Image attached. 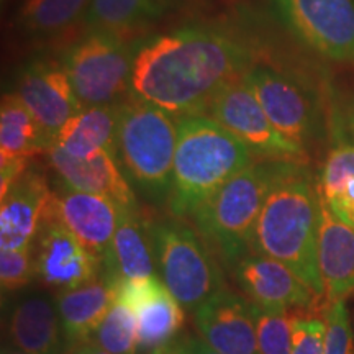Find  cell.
Here are the masks:
<instances>
[{
  "mask_svg": "<svg viewBox=\"0 0 354 354\" xmlns=\"http://www.w3.org/2000/svg\"><path fill=\"white\" fill-rule=\"evenodd\" d=\"M153 241L158 276L184 308L196 310L225 287L216 256L196 228L179 218L156 221Z\"/></svg>",
  "mask_w": 354,
  "mask_h": 354,
  "instance_id": "8992f818",
  "label": "cell"
},
{
  "mask_svg": "<svg viewBox=\"0 0 354 354\" xmlns=\"http://www.w3.org/2000/svg\"><path fill=\"white\" fill-rule=\"evenodd\" d=\"M92 342L112 354H140L135 312L118 295Z\"/></svg>",
  "mask_w": 354,
  "mask_h": 354,
  "instance_id": "83f0119b",
  "label": "cell"
},
{
  "mask_svg": "<svg viewBox=\"0 0 354 354\" xmlns=\"http://www.w3.org/2000/svg\"><path fill=\"white\" fill-rule=\"evenodd\" d=\"M254 162L253 153L214 118H177V146L167 209L172 218L192 216L232 177Z\"/></svg>",
  "mask_w": 354,
  "mask_h": 354,
  "instance_id": "3957f363",
  "label": "cell"
},
{
  "mask_svg": "<svg viewBox=\"0 0 354 354\" xmlns=\"http://www.w3.org/2000/svg\"><path fill=\"white\" fill-rule=\"evenodd\" d=\"M325 354H354V335L344 302L325 305Z\"/></svg>",
  "mask_w": 354,
  "mask_h": 354,
  "instance_id": "4dcf8cb0",
  "label": "cell"
},
{
  "mask_svg": "<svg viewBox=\"0 0 354 354\" xmlns=\"http://www.w3.org/2000/svg\"><path fill=\"white\" fill-rule=\"evenodd\" d=\"M50 205L57 218L104 266L112 246L120 209L109 198L76 190L61 180L53 187Z\"/></svg>",
  "mask_w": 354,
  "mask_h": 354,
  "instance_id": "2e32d148",
  "label": "cell"
},
{
  "mask_svg": "<svg viewBox=\"0 0 354 354\" xmlns=\"http://www.w3.org/2000/svg\"><path fill=\"white\" fill-rule=\"evenodd\" d=\"M302 310H299V313ZM292 328V353L290 354H325V318L299 315Z\"/></svg>",
  "mask_w": 354,
  "mask_h": 354,
  "instance_id": "1f68e13d",
  "label": "cell"
},
{
  "mask_svg": "<svg viewBox=\"0 0 354 354\" xmlns=\"http://www.w3.org/2000/svg\"><path fill=\"white\" fill-rule=\"evenodd\" d=\"M189 344H190V351L192 354H220L218 351H215L214 348H210L201 336H189Z\"/></svg>",
  "mask_w": 354,
  "mask_h": 354,
  "instance_id": "836d02e7",
  "label": "cell"
},
{
  "mask_svg": "<svg viewBox=\"0 0 354 354\" xmlns=\"http://www.w3.org/2000/svg\"><path fill=\"white\" fill-rule=\"evenodd\" d=\"M117 281L104 272L87 284L57 292L56 304L68 349L94 339L107 312L117 299Z\"/></svg>",
  "mask_w": 354,
  "mask_h": 354,
  "instance_id": "7402d4cb",
  "label": "cell"
},
{
  "mask_svg": "<svg viewBox=\"0 0 354 354\" xmlns=\"http://www.w3.org/2000/svg\"><path fill=\"white\" fill-rule=\"evenodd\" d=\"M74 354H112V353L105 351V349L100 348L97 343L88 342V343H84L82 346L74 349Z\"/></svg>",
  "mask_w": 354,
  "mask_h": 354,
  "instance_id": "e575fe53",
  "label": "cell"
},
{
  "mask_svg": "<svg viewBox=\"0 0 354 354\" xmlns=\"http://www.w3.org/2000/svg\"><path fill=\"white\" fill-rule=\"evenodd\" d=\"M207 117L227 128L261 161H305L307 153L276 130L243 77L221 86L212 97Z\"/></svg>",
  "mask_w": 354,
  "mask_h": 354,
  "instance_id": "30bf717a",
  "label": "cell"
},
{
  "mask_svg": "<svg viewBox=\"0 0 354 354\" xmlns=\"http://www.w3.org/2000/svg\"><path fill=\"white\" fill-rule=\"evenodd\" d=\"M120 109L122 104L82 107L57 133L53 146L77 159L92 158L104 151L117 154Z\"/></svg>",
  "mask_w": 354,
  "mask_h": 354,
  "instance_id": "cb8c5ba5",
  "label": "cell"
},
{
  "mask_svg": "<svg viewBox=\"0 0 354 354\" xmlns=\"http://www.w3.org/2000/svg\"><path fill=\"white\" fill-rule=\"evenodd\" d=\"M35 277L33 246L0 250V282L3 292H15L28 286Z\"/></svg>",
  "mask_w": 354,
  "mask_h": 354,
  "instance_id": "f546056e",
  "label": "cell"
},
{
  "mask_svg": "<svg viewBox=\"0 0 354 354\" xmlns=\"http://www.w3.org/2000/svg\"><path fill=\"white\" fill-rule=\"evenodd\" d=\"M46 156L55 174L69 187L109 198L120 210L138 209L135 190L127 179L117 154L104 151L92 158L77 159L57 146H51Z\"/></svg>",
  "mask_w": 354,
  "mask_h": 354,
  "instance_id": "e0dca14e",
  "label": "cell"
},
{
  "mask_svg": "<svg viewBox=\"0 0 354 354\" xmlns=\"http://www.w3.org/2000/svg\"><path fill=\"white\" fill-rule=\"evenodd\" d=\"M33 250L35 277L57 292L87 284L104 272L100 261L57 218L51 205L39 225Z\"/></svg>",
  "mask_w": 354,
  "mask_h": 354,
  "instance_id": "8fae6325",
  "label": "cell"
},
{
  "mask_svg": "<svg viewBox=\"0 0 354 354\" xmlns=\"http://www.w3.org/2000/svg\"><path fill=\"white\" fill-rule=\"evenodd\" d=\"M8 342L30 354H61L66 339L56 299L32 292L12 305L7 320Z\"/></svg>",
  "mask_w": 354,
  "mask_h": 354,
  "instance_id": "ffe728a7",
  "label": "cell"
},
{
  "mask_svg": "<svg viewBox=\"0 0 354 354\" xmlns=\"http://www.w3.org/2000/svg\"><path fill=\"white\" fill-rule=\"evenodd\" d=\"M13 92L37 120L50 148L57 133L82 109L64 66L48 59L26 63Z\"/></svg>",
  "mask_w": 354,
  "mask_h": 354,
  "instance_id": "7c38bea8",
  "label": "cell"
},
{
  "mask_svg": "<svg viewBox=\"0 0 354 354\" xmlns=\"http://www.w3.org/2000/svg\"><path fill=\"white\" fill-rule=\"evenodd\" d=\"M91 0H25L17 25L33 37H51L86 19Z\"/></svg>",
  "mask_w": 354,
  "mask_h": 354,
  "instance_id": "4316f807",
  "label": "cell"
},
{
  "mask_svg": "<svg viewBox=\"0 0 354 354\" xmlns=\"http://www.w3.org/2000/svg\"><path fill=\"white\" fill-rule=\"evenodd\" d=\"M135 46L123 35L92 30L64 53L61 64L82 107L120 105L131 97Z\"/></svg>",
  "mask_w": 354,
  "mask_h": 354,
  "instance_id": "52a82bcc",
  "label": "cell"
},
{
  "mask_svg": "<svg viewBox=\"0 0 354 354\" xmlns=\"http://www.w3.org/2000/svg\"><path fill=\"white\" fill-rule=\"evenodd\" d=\"M162 353H165V348H159V349H156V351H153L149 354H162Z\"/></svg>",
  "mask_w": 354,
  "mask_h": 354,
  "instance_id": "74e56055",
  "label": "cell"
},
{
  "mask_svg": "<svg viewBox=\"0 0 354 354\" xmlns=\"http://www.w3.org/2000/svg\"><path fill=\"white\" fill-rule=\"evenodd\" d=\"M162 354H192L189 344V336L187 338H179L171 342L167 346H165V353Z\"/></svg>",
  "mask_w": 354,
  "mask_h": 354,
  "instance_id": "d6a6232c",
  "label": "cell"
},
{
  "mask_svg": "<svg viewBox=\"0 0 354 354\" xmlns=\"http://www.w3.org/2000/svg\"><path fill=\"white\" fill-rule=\"evenodd\" d=\"M289 161H254L232 177L192 215L196 230L220 263L232 271L254 253V233L263 205Z\"/></svg>",
  "mask_w": 354,
  "mask_h": 354,
  "instance_id": "277c9868",
  "label": "cell"
},
{
  "mask_svg": "<svg viewBox=\"0 0 354 354\" xmlns=\"http://www.w3.org/2000/svg\"><path fill=\"white\" fill-rule=\"evenodd\" d=\"M117 295L135 312L140 354L174 342L184 325V307L159 276L118 282Z\"/></svg>",
  "mask_w": 354,
  "mask_h": 354,
  "instance_id": "9a60e30c",
  "label": "cell"
},
{
  "mask_svg": "<svg viewBox=\"0 0 354 354\" xmlns=\"http://www.w3.org/2000/svg\"><path fill=\"white\" fill-rule=\"evenodd\" d=\"M258 307L223 287L194 310L201 338L220 354H259Z\"/></svg>",
  "mask_w": 354,
  "mask_h": 354,
  "instance_id": "4fadbf2b",
  "label": "cell"
},
{
  "mask_svg": "<svg viewBox=\"0 0 354 354\" xmlns=\"http://www.w3.org/2000/svg\"><path fill=\"white\" fill-rule=\"evenodd\" d=\"M185 0H91L86 13L87 32L123 35L159 21L183 7Z\"/></svg>",
  "mask_w": 354,
  "mask_h": 354,
  "instance_id": "d4e9b609",
  "label": "cell"
},
{
  "mask_svg": "<svg viewBox=\"0 0 354 354\" xmlns=\"http://www.w3.org/2000/svg\"><path fill=\"white\" fill-rule=\"evenodd\" d=\"M318 271L325 305L344 302L354 294V228L336 218L322 197Z\"/></svg>",
  "mask_w": 354,
  "mask_h": 354,
  "instance_id": "44dd1931",
  "label": "cell"
},
{
  "mask_svg": "<svg viewBox=\"0 0 354 354\" xmlns=\"http://www.w3.org/2000/svg\"><path fill=\"white\" fill-rule=\"evenodd\" d=\"M253 64L241 39L215 26H183L136 41L131 97L176 118L205 115L216 91Z\"/></svg>",
  "mask_w": 354,
  "mask_h": 354,
  "instance_id": "6da1fadb",
  "label": "cell"
},
{
  "mask_svg": "<svg viewBox=\"0 0 354 354\" xmlns=\"http://www.w3.org/2000/svg\"><path fill=\"white\" fill-rule=\"evenodd\" d=\"M104 274L117 282L158 276L153 223L140 214V209L118 212L117 230L104 264Z\"/></svg>",
  "mask_w": 354,
  "mask_h": 354,
  "instance_id": "603a6c76",
  "label": "cell"
},
{
  "mask_svg": "<svg viewBox=\"0 0 354 354\" xmlns=\"http://www.w3.org/2000/svg\"><path fill=\"white\" fill-rule=\"evenodd\" d=\"M299 310H261L258 308V346L259 354H290L292 328Z\"/></svg>",
  "mask_w": 354,
  "mask_h": 354,
  "instance_id": "f1b7e54d",
  "label": "cell"
},
{
  "mask_svg": "<svg viewBox=\"0 0 354 354\" xmlns=\"http://www.w3.org/2000/svg\"><path fill=\"white\" fill-rule=\"evenodd\" d=\"M2 354H30V353H25V351H21V349H17V348H13L12 344H8L7 348L2 349Z\"/></svg>",
  "mask_w": 354,
  "mask_h": 354,
  "instance_id": "8d00e7d4",
  "label": "cell"
},
{
  "mask_svg": "<svg viewBox=\"0 0 354 354\" xmlns=\"http://www.w3.org/2000/svg\"><path fill=\"white\" fill-rule=\"evenodd\" d=\"M241 77L276 130L308 154L310 146L323 133V112L317 95L297 77L264 64L254 63Z\"/></svg>",
  "mask_w": 354,
  "mask_h": 354,
  "instance_id": "ba28073f",
  "label": "cell"
},
{
  "mask_svg": "<svg viewBox=\"0 0 354 354\" xmlns=\"http://www.w3.org/2000/svg\"><path fill=\"white\" fill-rule=\"evenodd\" d=\"M245 297L261 310H310L323 299L297 274L269 256L246 254L232 269Z\"/></svg>",
  "mask_w": 354,
  "mask_h": 354,
  "instance_id": "5bb4252c",
  "label": "cell"
},
{
  "mask_svg": "<svg viewBox=\"0 0 354 354\" xmlns=\"http://www.w3.org/2000/svg\"><path fill=\"white\" fill-rule=\"evenodd\" d=\"M177 146V118L166 110L131 99L123 102L117 158L130 184L154 203H167Z\"/></svg>",
  "mask_w": 354,
  "mask_h": 354,
  "instance_id": "5b68a950",
  "label": "cell"
},
{
  "mask_svg": "<svg viewBox=\"0 0 354 354\" xmlns=\"http://www.w3.org/2000/svg\"><path fill=\"white\" fill-rule=\"evenodd\" d=\"M2 3H6V0H2Z\"/></svg>",
  "mask_w": 354,
  "mask_h": 354,
  "instance_id": "f35d334b",
  "label": "cell"
},
{
  "mask_svg": "<svg viewBox=\"0 0 354 354\" xmlns=\"http://www.w3.org/2000/svg\"><path fill=\"white\" fill-rule=\"evenodd\" d=\"M318 185L302 161H289L261 210L253 250L281 261L323 299L318 271Z\"/></svg>",
  "mask_w": 354,
  "mask_h": 354,
  "instance_id": "7a4b0ae2",
  "label": "cell"
},
{
  "mask_svg": "<svg viewBox=\"0 0 354 354\" xmlns=\"http://www.w3.org/2000/svg\"><path fill=\"white\" fill-rule=\"evenodd\" d=\"M348 131L349 135L344 136V138H348L351 143L354 145V107L351 110V115H349V122H348ZM336 136H342V135H336Z\"/></svg>",
  "mask_w": 354,
  "mask_h": 354,
  "instance_id": "d590c367",
  "label": "cell"
},
{
  "mask_svg": "<svg viewBox=\"0 0 354 354\" xmlns=\"http://www.w3.org/2000/svg\"><path fill=\"white\" fill-rule=\"evenodd\" d=\"M50 149L46 136L15 92L0 104V187L2 194L28 169L35 154Z\"/></svg>",
  "mask_w": 354,
  "mask_h": 354,
  "instance_id": "d6986e66",
  "label": "cell"
},
{
  "mask_svg": "<svg viewBox=\"0 0 354 354\" xmlns=\"http://www.w3.org/2000/svg\"><path fill=\"white\" fill-rule=\"evenodd\" d=\"M318 194L328 210L354 228V145L344 136L326 154L317 180Z\"/></svg>",
  "mask_w": 354,
  "mask_h": 354,
  "instance_id": "484cf974",
  "label": "cell"
},
{
  "mask_svg": "<svg viewBox=\"0 0 354 354\" xmlns=\"http://www.w3.org/2000/svg\"><path fill=\"white\" fill-rule=\"evenodd\" d=\"M51 196L44 176L28 166L0 197V250L33 246Z\"/></svg>",
  "mask_w": 354,
  "mask_h": 354,
  "instance_id": "ac0fdd59",
  "label": "cell"
},
{
  "mask_svg": "<svg viewBox=\"0 0 354 354\" xmlns=\"http://www.w3.org/2000/svg\"><path fill=\"white\" fill-rule=\"evenodd\" d=\"M274 15L304 46L354 68V0H271Z\"/></svg>",
  "mask_w": 354,
  "mask_h": 354,
  "instance_id": "9c48e42d",
  "label": "cell"
}]
</instances>
